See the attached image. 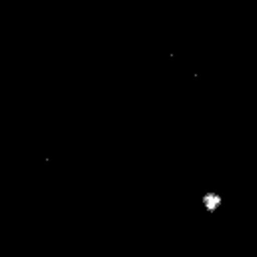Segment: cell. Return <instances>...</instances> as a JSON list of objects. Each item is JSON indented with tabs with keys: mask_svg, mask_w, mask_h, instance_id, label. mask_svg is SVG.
I'll list each match as a JSON object with an SVG mask.
<instances>
[{
	"mask_svg": "<svg viewBox=\"0 0 257 257\" xmlns=\"http://www.w3.org/2000/svg\"><path fill=\"white\" fill-rule=\"evenodd\" d=\"M221 205H223L221 193H217V191H207V193L201 195V207H203L207 213H217V211L221 209Z\"/></svg>",
	"mask_w": 257,
	"mask_h": 257,
	"instance_id": "1",
	"label": "cell"
}]
</instances>
